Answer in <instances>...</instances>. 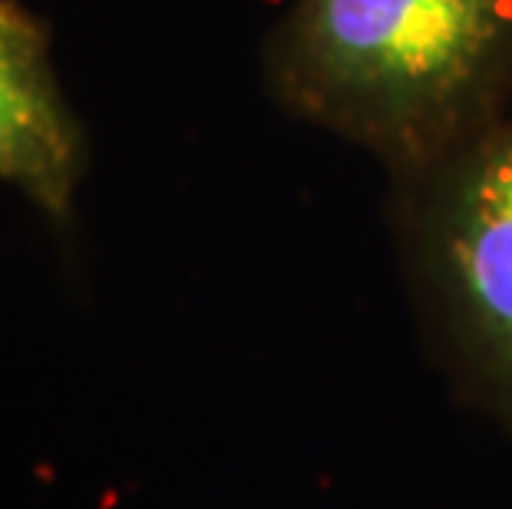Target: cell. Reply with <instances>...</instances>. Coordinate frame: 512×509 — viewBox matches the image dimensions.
Returning a JSON list of instances; mask_svg holds the SVG:
<instances>
[{
  "label": "cell",
  "instance_id": "1",
  "mask_svg": "<svg viewBox=\"0 0 512 509\" xmlns=\"http://www.w3.org/2000/svg\"><path fill=\"white\" fill-rule=\"evenodd\" d=\"M261 80L281 113L403 176L512 96V0H288Z\"/></svg>",
  "mask_w": 512,
  "mask_h": 509
},
{
  "label": "cell",
  "instance_id": "3",
  "mask_svg": "<svg viewBox=\"0 0 512 509\" xmlns=\"http://www.w3.org/2000/svg\"><path fill=\"white\" fill-rule=\"evenodd\" d=\"M86 169L90 139L60 86L47 24L0 0V186L67 222Z\"/></svg>",
  "mask_w": 512,
  "mask_h": 509
},
{
  "label": "cell",
  "instance_id": "2",
  "mask_svg": "<svg viewBox=\"0 0 512 509\" xmlns=\"http://www.w3.org/2000/svg\"><path fill=\"white\" fill-rule=\"evenodd\" d=\"M387 186L423 344L456 400L512 437V96Z\"/></svg>",
  "mask_w": 512,
  "mask_h": 509
}]
</instances>
